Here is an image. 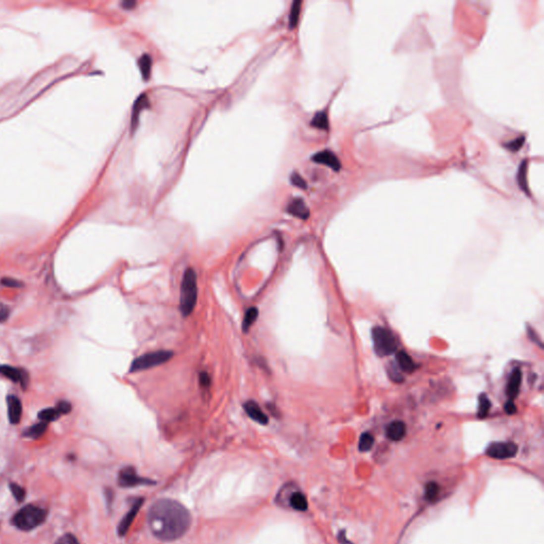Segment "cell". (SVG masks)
Instances as JSON below:
<instances>
[{"instance_id":"cell-12","label":"cell","mask_w":544,"mask_h":544,"mask_svg":"<svg viewBox=\"0 0 544 544\" xmlns=\"http://www.w3.org/2000/svg\"><path fill=\"white\" fill-rule=\"evenodd\" d=\"M244 409L246 411V414L251 418L253 421L260 423L262 425L268 424L269 420H268L267 415L264 413L259 404H257L255 401H247L244 404Z\"/></svg>"},{"instance_id":"cell-5","label":"cell","mask_w":544,"mask_h":544,"mask_svg":"<svg viewBox=\"0 0 544 544\" xmlns=\"http://www.w3.org/2000/svg\"><path fill=\"white\" fill-rule=\"evenodd\" d=\"M374 351L380 356H388L398 349V342L392 332L386 327L376 326L372 329Z\"/></svg>"},{"instance_id":"cell-2","label":"cell","mask_w":544,"mask_h":544,"mask_svg":"<svg viewBox=\"0 0 544 544\" xmlns=\"http://www.w3.org/2000/svg\"><path fill=\"white\" fill-rule=\"evenodd\" d=\"M198 301V281L194 268L189 267L183 274L180 291V311L182 316L188 317L195 310Z\"/></svg>"},{"instance_id":"cell-19","label":"cell","mask_w":544,"mask_h":544,"mask_svg":"<svg viewBox=\"0 0 544 544\" xmlns=\"http://www.w3.org/2000/svg\"><path fill=\"white\" fill-rule=\"evenodd\" d=\"M257 317H259V310H257L256 307L248 308L246 314H245L244 320H242V325H241V328H242V330H244V333L249 332V329L252 327V326L254 325L255 321L257 320Z\"/></svg>"},{"instance_id":"cell-31","label":"cell","mask_w":544,"mask_h":544,"mask_svg":"<svg viewBox=\"0 0 544 544\" xmlns=\"http://www.w3.org/2000/svg\"><path fill=\"white\" fill-rule=\"evenodd\" d=\"M211 381H212L211 377H210V374L207 371L200 372V374H199V384H200L201 388L209 390L210 387H211Z\"/></svg>"},{"instance_id":"cell-10","label":"cell","mask_w":544,"mask_h":544,"mask_svg":"<svg viewBox=\"0 0 544 544\" xmlns=\"http://www.w3.org/2000/svg\"><path fill=\"white\" fill-rule=\"evenodd\" d=\"M312 160L315 162V163L326 165L329 168L334 169L335 171H338L341 168V163L339 159H338L335 154L329 150H323L316 153L312 158Z\"/></svg>"},{"instance_id":"cell-34","label":"cell","mask_w":544,"mask_h":544,"mask_svg":"<svg viewBox=\"0 0 544 544\" xmlns=\"http://www.w3.org/2000/svg\"><path fill=\"white\" fill-rule=\"evenodd\" d=\"M291 183H292L293 185H296L297 187H299V188H303V189H305L306 186H307L306 182L303 180L302 176L299 175L297 172H295V173H292V174H291Z\"/></svg>"},{"instance_id":"cell-32","label":"cell","mask_w":544,"mask_h":544,"mask_svg":"<svg viewBox=\"0 0 544 544\" xmlns=\"http://www.w3.org/2000/svg\"><path fill=\"white\" fill-rule=\"evenodd\" d=\"M55 544H80V543L75 536H72L71 534H66L62 536L61 538L55 542Z\"/></svg>"},{"instance_id":"cell-29","label":"cell","mask_w":544,"mask_h":544,"mask_svg":"<svg viewBox=\"0 0 544 544\" xmlns=\"http://www.w3.org/2000/svg\"><path fill=\"white\" fill-rule=\"evenodd\" d=\"M524 142H525V137L522 135V136L517 137L516 139H513V141H511V142L506 143L504 145V147L506 149L510 150L511 152H517L522 148V146H523Z\"/></svg>"},{"instance_id":"cell-30","label":"cell","mask_w":544,"mask_h":544,"mask_svg":"<svg viewBox=\"0 0 544 544\" xmlns=\"http://www.w3.org/2000/svg\"><path fill=\"white\" fill-rule=\"evenodd\" d=\"M10 489L13 496L15 497L17 502H23L26 497V491L24 488H21L17 484H10Z\"/></svg>"},{"instance_id":"cell-24","label":"cell","mask_w":544,"mask_h":544,"mask_svg":"<svg viewBox=\"0 0 544 544\" xmlns=\"http://www.w3.org/2000/svg\"><path fill=\"white\" fill-rule=\"evenodd\" d=\"M311 124L315 128H318L321 130H327L328 129V117L326 112L322 111L316 114L311 122Z\"/></svg>"},{"instance_id":"cell-9","label":"cell","mask_w":544,"mask_h":544,"mask_svg":"<svg viewBox=\"0 0 544 544\" xmlns=\"http://www.w3.org/2000/svg\"><path fill=\"white\" fill-rule=\"evenodd\" d=\"M143 504H144V498L142 497V498H137L136 501L133 503V505H132L130 510L128 511V513L126 514V516L122 518L121 522L118 525V534H119V536L122 537V536H124L128 533L131 524L133 523L136 514H137L138 510L141 509V507L143 506Z\"/></svg>"},{"instance_id":"cell-23","label":"cell","mask_w":544,"mask_h":544,"mask_svg":"<svg viewBox=\"0 0 544 544\" xmlns=\"http://www.w3.org/2000/svg\"><path fill=\"white\" fill-rule=\"evenodd\" d=\"M61 416L62 415L58 413V410L56 408H51V407L43 409L39 413V419L42 422H45V423L54 422Z\"/></svg>"},{"instance_id":"cell-38","label":"cell","mask_w":544,"mask_h":544,"mask_svg":"<svg viewBox=\"0 0 544 544\" xmlns=\"http://www.w3.org/2000/svg\"><path fill=\"white\" fill-rule=\"evenodd\" d=\"M134 4H135L134 1H124V2L122 3V5H123L126 9H131L132 6H133Z\"/></svg>"},{"instance_id":"cell-17","label":"cell","mask_w":544,"mask_h":544,"mask_svg":"<svg viewBox=\"0 0 544 544\" xmlns=\"http://www.w3.org/2000/svg\"><path fill=\"white\" fill-rule=\"evenodd\" d=\"M395 359H396V363H398V366L403 371L410 373L416 369V364L414 363L413 358H411L406 352L400 351L396 353Z\"/></svg>"},{"instance_id":"cell-36","label":"cell","mask_w":544,"mask_h":544,"mask_svg":"<svg viewBox=\"0 0 544 544\" xmlns=\"http://www.w3.org/2000/svg\"><path fill=\"white\" fill-rule=\"evenodd\" d=\"M9 316H10L9 307L3 303H0V323L8 320Z\"/></svg>"},{"instance_id":"cell-22","label":"cell","mask_w":544,"mask_h":544,"mask_svg":"<svg viewBox=\"0 0 544 544\" xmlns=\"http://www.w3.org/2000/svg\"><path fill=\"white\" fill-rule=\"evenodd\" d=\"M518 174H517V180H518V184L520 186V188L523 190V192L527 195H529V190H528V185H527V182H526V172H527V160H524L523 162H522L519 169H518Z\"/></svg>"},{"instance_id":"cell-20","label":"cell","mask_w":544,"mask_h":544,"mask_svg":"<svg viewBox=\"0 0 544 544\" xmlns=\"http://www.w3.org/2000/svg\"><path fill=\"white\" fill-rule=\"evenodd\" d=\"M138 66L139 70L142 72L143 79L145 81L148 80L151 75V67H152V58L149 54H143L138 60Z\"/></svg>"},{"instance_id":"cell-7","label":"cell","mask_w":544,"mask_h":544,"mask_svg":"<svg viewBox=\"0 0 544 544\" xmlns=\"http://www.w3.org/2000/svg\"><path fill=\"white\" fill-rule=\"evenodd\" d=\"M149 484H154V482L148 479H144V477H139L133 467L123 468L118 474V485L123 488H131L139 486V485Z\"/></svg>"},{"instance_id":"cell-26","label":"cell","mask_w":544,"mask_h":544,"mask_svg":"<svg viewBox=\"0 0 544 544\" xmlns=\"http://www.w3.org/2000/svg\"><path fill=\"white\" fill-rule=\"evenodd\" d=\"M374 443V438L370 433H364L359 439L358 448L360 452H368L371 450Z\"/></svg>"},{"instance_id":"cell-1","label":"cell","mask_w":544,"mask_h":544,"mask_svg":"<svg viewBox=\"0 0 544 544\" xmlns=\"http://www.w3.org/2000/svg\"><path fill=\"white\" fill-rule=\"evenodd\" d=\"M192 524L190 513L182 504L169 498L154 503L148 513L151 534L161 541H174L182 538Z\"/></svg>"},{"instance_id":"cell-37","label":"cell","mask_w":544,"mask_h":544,"mask_svg":"<svg viewBox=\"0 0 544 544\" xmlns=\"http://www.w3.org/2000/svg\"><path fill=\"white\" fill-rule=\"evenodd\" d=\"M505 410H506V413L508 414V415H513V414L517 411V407H516V405H514V404H513V402H512L511 400H509L508 402L506 403Z\"/></svg>"},{"instance_id":"cell-11","label":"cell","mask_w":544,"mask_h":544,"mask_svg":"<svg viewBox=\"0 0 544 544\" xmlns=\"http://www.w3.org/2000/svg\"><path fill=\"white\" fill-rule=\"evenodd\" d=\"M6 405H8V417L11 424L19 423L21 415H23V406L20 400L15 395L6 396Z\"/></svg>"},{"instance_id":"cell-14","label":"cell","mask_w":544,"mask_h":544,"mask_svg":"<svg viewBox=\"0 0 544 544\" xmlns=\"http://www.w3.org/2000/svg\"><path fill=\"white\" fill-rule=\"evenodd\" d=\"M521 383H522V371L519 368H517L512 371L508 381V384H507V395H508L509 400L512 401L513 399L517 398V395L519 394V391H520Z\"/></svg>"},{"instance_id":"cell-8","label":"cell","mask_w":544,"mask_h":544,"mask_svg":"<svg viewBox=\"0 0 544 544\" xmlns=\"http://www.w3.org/2000/svg\"><path fill=\"white\" fill-rule=\"evenodd\" d=\"M0 373H1L2 376L5 377L6 379L14 381V383H19L21 387H23V389H27L29 385V381H30L29 373L25 369L15 368V367L8 366V365L0 366Z\"/></svg>"},{"instance_id":"cell-13","label":"cell","mask_w":544,"mask_h":544,"mask_svg":"<svg viewBox=\"0 0 544 544\" xmlns=\"http://www.w3.org/2000/svg\"><path fill=\"white\" fill-rule=\"evenodd\" d=\"M149 107V100H148V97L146 96L145 94H143L142 96H139L135 104L133 106V109H132V116H131V132H134L138 126V119H139V114L142 113V111L144 109L148 108Z\"/></svg>"},{"instance_id":"cell-21","label":"cell","mask_w":544,"mask_h":544,"mask_svg":"<svg viewBox=\"0 0 544 544\" xmlns=\"http://www.w3.org/2000/svg\"><path fill=\"white\" fill-rule=\"evenodd\" d=\"M47 428H48V423L41 421L40 423L34 424V425L31 426V428H29L24 433V436H26L28 438H32V439H38V438L42 437L44 434H45Z\"/></svg>"},{"instance_id":"cell-15","label":"cell","mask_w":544,"mask_h":544,"mask_svg":"<svg viewBox=\"0 0 544 544\" xmlns=\"http://www.w3.org/2000/svg\"><path fill=\"white\" fill-rule=\"evenodd\" d=\"M287 212L290 215L298 217L300 219H307L310 217V210L306 207L305 202L302 199H293L287 207Z\"/></svg>"},{"instance_id":"cell-33","label":"cell","mask_w":544,"mask_h":544,"mask_svg":"<svg viewBox=\"0 0 544 544\" xmlns=\"http://www.w3.org/2000/svg\"><path fill=\"white\" fill-rule=\"evenodd\" d=\"M55 408L61 415H67L71 411V404L68 401H60Z\"/></svg>"},{"instance_id":"cell-18","label":"cell","mask_w":544,"mask_h":544,"mask_svg":"<svg viewBox=\"0 0 544 544\" xmlns=\"http://www.w3.org/2000/svg\"><path fill=\"white\" fill-rule=\"evenodd\" d=\"M289 504L291 508L297 511H305L308 508L306 496L302 492H293L289 497Z\"/></svg>"},{"instance_id":"cell-3","label":"cell","mask_w":544,"mask_h":544,"mask_svg":"<svg viewBox=\"0 0 544 544\" xmlns=\"http://www.w3.org/2000/svg\"><path fill=\"white\" fill-rule=\"evenodd\" d=\"M47 511L41 507L27 505L14 514L12 524L21 531H31L45 522Z\"/></svg>"},{"instance_id":"cell-6","label":"cell","mask_w":544,"mask_h":544,"mask_svg":"<svg viewBox=\"0 0 544 544\" xmlns=\"http://www.w3.org/2000/svg\"><path fill=\"white\" fill-rule=\"evenodd\" d=\"M518 453V445L513 442H494L487 448V455L494 459L512 458Z\"/></svg>"},{"instance_id":"cell-4","label":"cell","mask_w":544,"mask_h":544,"mask_svg":"<svg viewBox=\"0 0 544 544\" xmlns=\"http://www.w3.org/2000/svg\"><path fill=\"white\" fill-rule=\"evenodd\" d=\"M174 355L172 351H166V350H160L154 351L150 353H146L144 355L138 356L132 362L130 366V372H139L144 371L147 369L154 368L157 366H161L167 362H169Z\"/></svg>"},{"instance_id":"cell-16","label":"cell","mask_w":544,"mask_h":544,"mask_svg":"<svg viewBox=\"0 0 544 544\" xmlns=\"http://www.w3.org/2000/svg\"><path fill=\"white\" fill-rule=\"evenodd\" d=\"M387 437L392 441H400L406 435V425L402 421H393L387 426Z\"/></svg>"},{"instance_id":"cell-28","label":"cell","mask_w":544,"mask_h":544,"mask_svg":"<svg viewBox=\"0 0 544 544\" xmlns=\"http://www.w3.org/2000/svg\"><path fill=\"white\" fill-rule=\"evenodd\" d=\"M438 493H439L438 484L431 482V483H429L428 485H426V487H425V496H426V498L430 499V501H433V499H435L437 497Z\"/></svg>"},{"instance_id":"cell-27","label":"cell","mask_w":544,"mask_h":544,"mask_svg":"<svg viewBox=\"0 0 544 544\" xmlns=\"http://www.w3.org/2000/svg\"><path fill=\"white\" fill-rule=\"evenodd\" d=\"M491 408V402L486 394H482L480 396V405H479V417H487L489 410Z\"/></svg>"},{"instance_id":"cell-35","label":"cell","mask_w":544,"mask_h":544,"mask_svg":"<svg viewBox=\"0 0 544 544\" xmlns=\"http://www.w3.org/2000/svg\"><path fill=\"white\" fill-rule=\"evenodd\" d=\"M1 283L3 286H8V287H23L24 284L17 281V280H14V278H11V277H4L1 280Z\"/></svg>"},{"instance_id":"cell-25","label":"cell","mask_w":544,"mask_h":544,"mask_svg":"<svg viewBox=\"0 0 544 544\" xmlns=\"http://www.w3.org/2000/svg\"><path fill=\"white\" fill-rule=\"evenodd\" d=\"M301 4H302V2H301L300 0H296V1H293V3L291 4V10H290V14H289V28L290 29H293L298 24L299 16H300V11H301Z\"/></svg>"}]
</instances>
